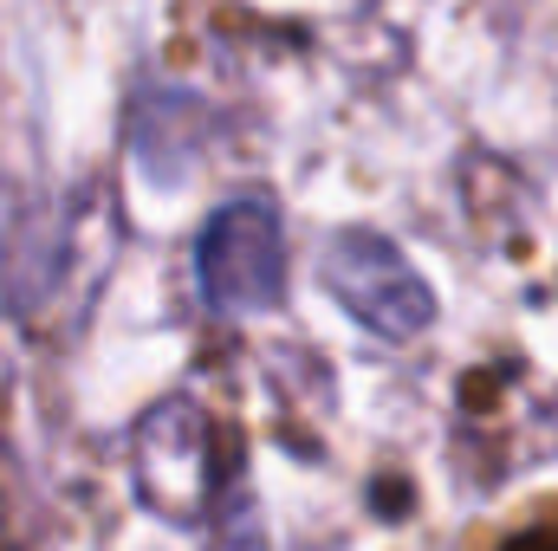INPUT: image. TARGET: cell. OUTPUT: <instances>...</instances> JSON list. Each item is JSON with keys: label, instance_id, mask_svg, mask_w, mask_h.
<instances>
[{"label": "cell", "instance_id": "6da1fadb", "mask_svg": "<svg viewBox=\"0 0 558 551\" xmlns=\"http://www.w3.org/2000/svg\"><path fill=\"white\" fill-rule=\"evenodd\" d=\"M318 273L331 285V298L371 331V338H390V344H410L435 325V292L428 279L410 267V254L397 241H384L377 228H344L325 241L318 254Z\"/></svg>", "mask_w": 558, "mask_h": 551}, {"label": "cell", "instance_id": "7a4b0ae2", "mask_svg": "<svg viewBox=\"0 0 558 551\" xmlns=\"http://www.w3.org/2000/svg\"><path fill=\"white\" fill-rule=\"evenodd\" d=\"M131 480L143 506L169 526L208 519L215 500V421L195 396H169L137 421L131 434Z\"/></svg>", "mask_w": 558, "mask_h": 551}, {"label": "cell", "instance_id": "277c9868", "mask_svg": "<svg viewBox=\"0 0 558 551\" xmlns=\"http://www.w3.org/2000/svg\"><path fill=\"white\" fill-rule=\"evenodd\" d=\"M221 551H260V526H254V513L241 506V526H234V546H221Z\"/></svg>", "mask_w": 558, "mask_h": 551}, {"label": "cell", "instance_id": "3957f363", "mask_svg": "<svg viewBox=\"0 0 558 551\" xmlns=\"http://www.w3.org/2000/svg\"><path fill=\"white\" fill-rule=\"evenodd\" d=\"M202 305L221 318H260L286 292V234L267 201H228L195 241Z\"/></svg>", "mask_w": 558, "mask_h": 551}]
</instances>
